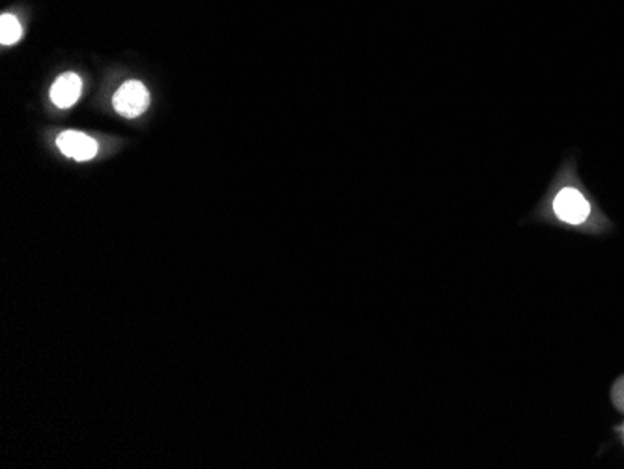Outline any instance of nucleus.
I'll return each mask as SVG.
<instances>
[{"label": "nucleus", "instance_id": "f257e3e1", "mask_svg": "<svg viewBox=\"0 0 624 469\" xmlns=\"http://www.w3.org/2000/svg\"><path fill=\"white\" fill-rule=\"evenodd\" d=\"M553 211L561 221L569 225H581L590 213V204L576 187H563L553 197Z\"/></svg>", "mask_w": 624, "mask_h": 469}, {"label": "nucleus", "instance_id": "f03ea898", "mask_svg": "<svg viewBox=\"0 0 624 469\" xmlns=\"http://www.w3.org/2000/svg\"><path fill=\"white\" fill-rule=\"evenodd\" d=\"M112 105L118 114L126 118H137L148 109L150 93L141 81H128L116 90Z\"/></svg>", "mask_w": 624, "mask_h": 469}, {"label": "nucleus", "instance_id": "7ed1b4c3", "mask_svg": "<svg viewBox=\"0 0 624 469\" xmlns=\"http://www.w3.org/2000/svg\"><path fill=\"white\" fill-rule=\"evenodd\" d=\"M60 151L75 161H88L98 153V142L81 132H64L56 139Z\"/></svg>", "mask_w": 624, "mask_h": 469}, {"label": "nucleus", "instance_id": "20e7f679", "mask_svg": "<svg viewBox=\"0 0 624 469\" xmlns=\"http://www.w3.org/2000/svg\"><path fill=\"white\" fill-rule=\"evenodd\" d=\"M81 90H83L81 77L75 73H64V75H60L51 86V102L60 109L73 107L81 96Z\"/></svg>", "mask_w": 624, "mask_h": 469}, {"label": "nucleus", "instance_id": "39448f33", "mask_svg": "<svg viewBox=\"0 0 624 469\" xmlns=\"http://www.w3.org/2000/svg\"><path fill=\"white\" fill-rule=\"evenodd\" d=\"M21 36H23V26L14 15L5 14L3 17H0V44L14 45L21 40Z\"/></svg>", "mask_w": 624, "mask_h": 469}]
</instances>
